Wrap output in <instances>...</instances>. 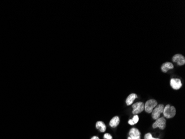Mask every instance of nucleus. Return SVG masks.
Segmentation results:
<instances>
[{
  "instance_id": "nucleus-7",
  "label": "nucleus",
  "mask_w": 185,
  "mask_h": 139,
  "mask_svg": "<svg viewBox=\"0 0 185 139\" xmlns=\"http://www.w3.org/2000/svg\"><path fill=\"white\" fill-rule=\"evenodd\" d=\"M128 139H140V132L136 128H132L129 131Z\"/></svg>"
},
{
  "instance_id": "nucleus-15",
  "label": "nucleus",
  "mask_w": 185,
  "mask_h": 139,
  "mask_svg": "<svg viewBox=\"0 0 185 139\" xmlns=\"http://www.w3.org/2000/svg\"><path fill=\"white\" fill-rule=\"evenodd\" d=\"M104 139H113V138L111 136V135L108 134V133H106L104 135Z\"/></svg>"
},
{
  "instance_id": "nucleus-3",
  "label": "nucleus",
  "mask_w": 185,
  "mask_h": 139,
  "mask_svg": "<svg viewBox=\"0 0 185 139\" xmlns=\"http://www.w3.org/2000/svg\"><path fill=\"white\" fill-rule=\"evenodd\" d=\"M164 106L163 104L158 105L152 111V117L154 120H157L161 115L162 113H163Z\"/></svg>"
},
{
  "instance_id": "nucleus-10",
  "label": "nucleus",
  "mask_w": 185,
  "mask_h": 139,
  "mask_svg": "<svg viewBox=\"0 0 185 139\" xmlns=\"http://www.w3.org/2000/svg\"><path fill=\"white\" fill-rule=\"evenodd\" d=\"M137 96L135 94H132L129 95L126 100V105L128 106L131 105L134 103L135 99H137Z\"/></svg>"
},
{
  "instance_id": "nucleus-12",
  "label": "nucleus",
  "mask_w": 185,
  "mask_h": 139,
  "mask_svg": "<svg viewBox=\"0 0 185 139\" xmlns=\"http://www.w3.org/2000/svg\"><path fill=\"white\" fill-rule=\"evenodd\" d=\"M120 123V119L118 116H114L110 121L109 125L111 127H116Z\"/></svg>"
},
{
  "instance_id": "nucleus-2",
  "label": "nucleus",
  "mask_w": 185,
  "mask_h": 139,
  "mask_svg": "<svg viewBox=\"0 0 185 139\" xmlns=\"http://www.w3.org/2000/svg\"><path fill=\"white\" fill-rule=\"evenodd\" d=\"M157 105L158 102L155 100L154 99L149 100L146 102L145 104H144V110L147 113L150 114L152 112L154 108Z\"/></svg>"
},
{
  "instance_id": "nucleus-16",
  "label": "nucleus",
  "mask_w": 185,
  "mask_h": 139,
  "mask_svg": "<svg viewBox=\"0 0 185 139\" xmlns=\"http://www.w3.org/2000/svg\"><path fill=\"white\" fill-rule=\"evenodd\" d=\"M91 139H99V138L98 136H92V138H91Z\"/></svg>"
},
{
  "instance_id": "nucleus-6",
  "label": "nucleus",
  "mask_w": 185,
  "mask_h": 139,
  "mask_svg": "<svg viewBox=\"0 0 185 139\" xmlns=\"http://www.w3.org/2000/svg\"><path fill=\"white\" fill-rule=\"evenodd\" d=\"M172 61H173V62L176 63L180 66L185 65V57L181 54H176V55H174L172 57Z\"/></svg>"
},
{
  "instance_id": "nucleus-14",
  "label": "nucleus",
  "mask_w": 185,
  "mask_h": 139,
  "mask_svg": "<svg viewBox=\"0 0 185 139\" xmlns=\"http://www.w3.org/2000/svg\"><path fill=\"white\" fill-rule=\"evenodd\" d=\"M145 139H160L159 138H154L152 137V135L150 133H147L145 135V137H144Z\"/></svg>"
},
{
  "instance_id": "nucleus-4",
  "label": "nucleus",
  "mask_w": 185,
  "mask_h": 139,
  "mask_svg": "<svg viewBox=\"0 0 185 139\" xmlns=\"http://www.w3.org/2000/svg\"><path fill=\"white\" fill-rule=\"evenodd\" d=\"M166 119H165L164 117H161L156 120V121L152 125V127L154 129L158 127L161 130H164L166 127Z\"/></svg>"
},
{
  "instance_id": "nucleus-9",
  "label": "nucleus",
  "mask_w": 185,
  "mask_h": 139,
  "mask_svg": "<svg viewBox=\"0 0 185 139\" xmlns=\"http://www.w3.org/2000/svg\"><path fill=\"white\" fill-rule=\"evenodd\" d=\"M174 67L173 65L172 64V63H170V62H167V63H164L162 66H161V70L163 72H168V71L169 70H171V69H173Z\"/></svg>"
},
{
  "instance_id": "nucleus-5",
  "label": "nucleus",
  "mask_w": 185,
  "mask_h": 139,
  "mask_svg": "<svg viewBox=\"0 0 185 139\" xmlns=\"http://www.w3.org/2000/svg\"><path fill=\"white\" fill-rule=\"evenodd\" d=\"M132 108H133L132 114L134 115H137L138 114H140L144 111V103L142 102L136 103L132 105Z\"/></svg>"
},
{
  "instance_id": "nucleus-11",
  "label": "nucleus",
  "mask_w": 185,
  "mask_h": 139,
  "mask_svg": "<svg viewBox=\"0 0 185 139\" xmlns=\"http://www.w3.org/2000/svg\"><path fill=\"white\" fill-rule=\"evenodd\" d=\"M96 128L100 132H104L106 131V127L105 124L103 121H98L96 123Z\"/></svg>"
},
{
  "instance_id": "nucleus-13",
  "label": "nucleus",
  "mask_w": 185,
  "mask_h": 139,
  "mask_svg": "<svg viewBox=\"0 0 185 139\" xmlns=\"http://www.w3.org/2000/svg\"><path fill=\"white\" fill-rule=\"evenodd\" d=\"M139 116H137V115H135L132 119H130L128 121V123L131 125H134L137 123V122L139 121Z\"/></svg>"
},
{
  "instance_id": "nucleus-1",
  "label": "nucleus",
  "mask_w": 185,
  "mask_h": 139,
  "mask_svg": "<svg viewBox=\"0 0 185 139\" xmlns=\"http://www.w3.org/2000/svg\"><path fill=\"white\" fill-rule=\"evenodd\" d=\"M163 114L165 117L168 119L172 118L176 115V108L174 106L167 105L163 109Z\"/></svg>"
},
{
  "instance_id": "nucleus-8",
  "label": "nucleus",
  "mask_w": 185,
  "mask_h": 139,
  "mask_svg": "<svg viewBox=\"0 0 185 139\" xmlns=\"http://www.w3.org/2000/svg\"><path fill=\"white\" fill-rule=\"evenodd\" d=\"M170 85L174 90H178L182 87V82L179 79L172 78L170 80Z\"/></svg>"
}]
</instances>
